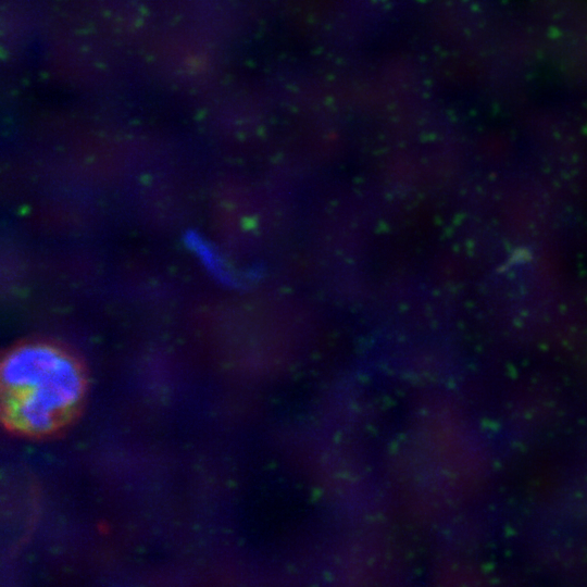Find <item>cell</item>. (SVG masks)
<instances>
[{
  "mask_svg": "<svg viewBox=\"0 0 587 587\" xmlns=\"http://www.w3.org/2000/svg\"><path fill=\"white\" fill-rule=\"evenodd\" d=\"M87 390L84 363L62 344L26 339L2 355L0 413L12 434L46 438L61 433L80 413Z\"/></svg>",
  "mask_w": 587,
  "mask_h": 587,
  "instance_id": "obj_1",
  "label": "cell"
}]
</instances>
